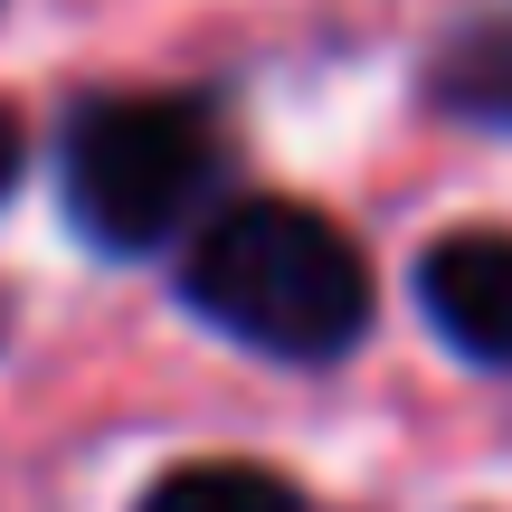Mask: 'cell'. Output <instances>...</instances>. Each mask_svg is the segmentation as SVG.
Returning a JSON list of instances; mask_svg holds the SVG:
<instances>
[{
    "mask_svg": "<svg viewBox=\"0 0 512 512\" xmlns=\"http://www.w3.org/2000/svg\"><path fill=\"white\" fill-rule=\"evenodd\" d=\"M181 294L209 332L266 361H342L370 332V266L304 200H228L190 238Z\"/></svg>",
    "mask_w": 512,
    "mask_h": 512,
    "instance_id": "cell-1",
    "label": "cell"
},
{
    "mask_svg": "<svg viewBox=\"0 0 512 512\" xmlns=\"http://www.w3.org/2000/svg\"><path fill=\"white\" fill-rule=\"evenodd\" d=\"M209 181H219V143L181 95H95L67 114L57 190H67V219L86 228V247L105 256H152L162 238H181Z\"/></svg>",
    "mask_w": 512,
    "mask_h": 512,
    "instance_id": "cell-2",
    "label": "cell"
},
{
    "mask_svg": "<svg viewBox=\"0 0 512 512\" xmlns=\"http://www.w3.org/2000/svg\"><path fill=\"white\" fill-rule=\"evenodd\" d=\"M418 304L446 351L475 370H512V228H456L418 256Z\"/></svg>",
    "mask_w": 512,
    "mask_h": 512,
    "instance_id": "cell-3",
    "label": "cell"
},
{
    "mask_svg": "<svg viewBox=\"0 0 512 512\" xmlns=\"http://www.w3.org/2000/svg\"><path fill=\"white\" fill-rule=\"evenodd\" d=\"M427 95H437L446 114H465V124L512 133V0H503V10H484V19H465V29L437 48Z\"/></svg>",
    "mask_w": 512,
    "mask_h": 512,
    "instance_id": "cell-4",
    "label": "cell"
},
{
    "mask_svg": "<svg viewBox=\"0 0 512 512\" xmlns=\"http://www.w3.org/2000/svg\"><path fill=\"white\" fill-rule=\"evenodd\" d=\"M133 512H304L285 475L266 465H238V456H209V465H171Z\"/></svg>",
    "mask_w": 512,
    "mask_h": 512,
    "instance_id": "cell-5",
    "label": "cell"
},
{
    "mask_svg": "<svg viewBox=\"0 0 512 512\" xmlns=\"http://www.w3.org/2000/svg\"><path fill=\"white\" fill-rule=\"evenodd\" d=\"M10 181H19V124L0 114V200H10Z\"/></svg>",
    "mask_w": 512,
    "mask_h": 512,
    "instance_id": "cell-6",
    "label": "cell"
}]
</instances>
